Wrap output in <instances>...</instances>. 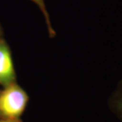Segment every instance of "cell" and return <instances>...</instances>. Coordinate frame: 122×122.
<instances>
[{"mask_svg":"<svg viewBox=\"0 0 122 122\" xmlns=\"http://www.w3.org/2000/svg\"><path fill=\"white\" fill-rule=\"evenodd\" d=\"M115 107L120 117L122 118V83L120 89L116 94V97L115 99Z\"/></svg>","mask_w":122,"mask_h":122,"instance_id":"cell-4","label":"cell"},{"mask_svg":"<svg viewBox=\"0 0 122 122\" xmlns=\"http://www.w3.org/2000/svg\"><path fill=\"white\" fill-rule=\"evenodd\" d=\"M0 122H20L18 119H5L0 120Z\"/></svg>","mask_w":122,"mask_h":122,"instance_id":"cell-5","label":"cell"},{"mask_svg":"<svg viewBox=\"0 0 122 122\" xmlns=\"http://www.w3.org/2000/svg\"><path fill=\"white\" fill-rule=\"evenodd\" d=\"M29 97L16 83L5 87L0 94V114L7 119H18L25 111Z\"/></svg>","mask_w":122,"mask_h":122,"instance_id":"cell-1","label":"cell"},{"mask_svg":"<svg viewBox=\"0 0 122 122\" xmlns=\"http://www.w3.org/2000/svg\"><path fill=\"white\" fill-rule=\"evenodd\" d=\"M15 77L10 51L5 41L0 39V84L6 87L14 83Z\"/></svg>","mask_w":122,"mask_h":122,"instance_id":"cell-2","label":"cell"},{"mask_svg":"<svg viewBox=\"0 0 122 122\" xmlns=\"http://www.w3.org/2000/svg\"><path fill=\"white\" fill-rule=\"evenodd\" d=\"M32 1L33 2H34L35 4L38 5L40 10H41L42 13L44 14V16L46 17V22H47V25L48 26V29L50 31V33H52L53 32L52 29L51 27V24H50V19H49V16H48V12L46 10V5H45V3H44V0H30Z\"/></svg>","mask_w":122,"mask_h":122,"instance_id":"cell-3","label":"cell"}]
</instances>
